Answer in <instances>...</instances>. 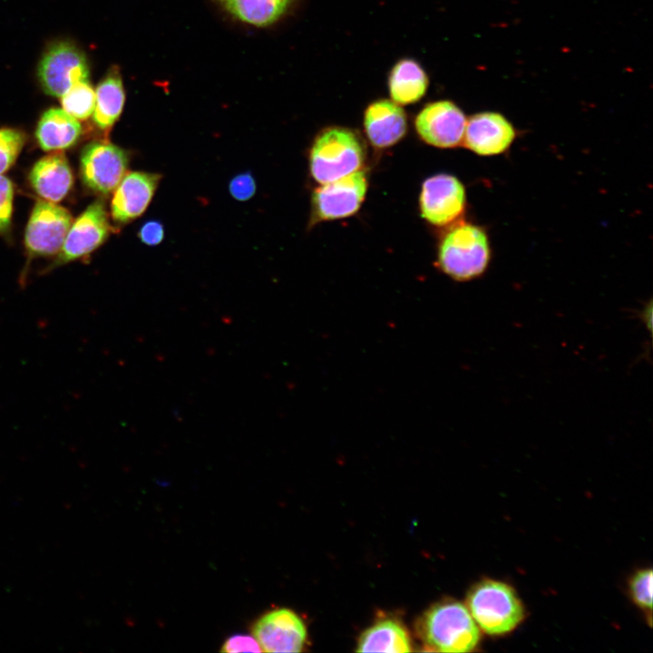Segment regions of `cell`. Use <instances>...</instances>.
I'll return each instance as SVG.
<instances>
[{
	"instance_id": "cell-11",
	"label": "cell",
	"mask_w": 653,
	"mask_h": 653,
	"mask_svg": "<svg viewBox=\"0 0 653 653\" xmlns=\"http://www.w3.org/2000/svg\"><path fill=\"white\" fill-rule=\"evenodd\" d=\"M251 630L264 652H299L307 637L303 620L285 608L260 616Z\"/></svg>"
},
{
	"instance_id": "cell-26",
	"label": "cell",
	"mask_w": 653,
	"mask_h": 653,
	"mask_svg": "<svg viewBox=\"0 0 653 653\" xmlns=\"http://www.w3.org/2000/svg\"><path fill=\"white\" fill-rule=\"evenodd\" d=\"M257 190V184L250 172H243L234 176L229 183V191L232 198L239 201L251 199Z\"/></svg>"
},
{
	"instance_id": "cell-12",
	"label": "cell",
	"mask_w": 653,
	"mask_h": 653,
	"mask_svg": "<svg viewBox=\"0 0 653 653\" xmlns=\"http://www.w3.org/2000/svg\"><path fill=\"white\" fill-rule=\"evenodd\" d=\"M465 125L463 112L450 101L425 105L415 119V129L420 138L439 148L459 145L463 139Z\"/></svg>"
},
{
	"instance_id": "cell-3",
	"label": "cell",
	"mask_w": 653,
	"mask_h": 653,
	"mask_svg": "<svg viewBox=\"0 0 653 653\" xmlns=\"http://www.w3.org/2000/svg\"><path fill=\"white\" fill-rule=\"evenodd\" d=\"M420 631L429 647L443 652H469L480 640V629L467 607L453 600L433 606L424 615Z\"/></svg>"
},
{
	"instance_id": "cell-9",
	"label": "cell",
	"mask_w": 653,
	"mask_h": 653,
	"mask_svg": "<svg viewBox=\"0 0 653 653\" xmlns=\"http://www.w3.org/2000/svg\"><path fill=\"white\" fill-rule=\"evenodd\" d=\"M366 190L367 179L363 171L322 184L312 196L313 222L352 216L359 210Z\"/></svg>"
},
{
	"instance_id": "cell-16",
	"label": "cell",
	"mask_w": 653,
	"mask_h": 653,
	"mask_svg": "<svg viewBox=\"0 0 653 653\" xmlns=\"http://www.w3.org/2000/svg\"><path fill=\"white\" fill-rule=\"evenodd\" d=\"M364 127L373 146L378 149L388 148L404 136L407 128L406 116L395 102L375 101L365 112Z\"/></svg>"
},
{
	"instance_id": "cell-19",
	"label": "cell",
	"mask_w": 653,
	"mask_h": 653,
	"mask_svg": "<svg viewBox=\"0 0 653 653\" xmlns=\"http://www.w3.org/2000/svg\"><path fill=\"white\" fill-rule=\"evenodd\" d=\"M388 86L393 102L402 105L410 104L424 96L428 78L419 63L411 59H403L392 69Z\"/></svg>"
},
{
	"instance_id": "cell-22",
	"label": "cell",
	"mask_w": 653,
	"mask_h": 653,
	"mask_svg": "<svg viewBox=\"0 0 653 653\" xmlns=\"http://www.w3.org/2000/svg\"><path fill=\"white\" fill-rule=\"evenodd\" d=\"M61 103L63 111L70 115L76 119L86 120L94 110V90L89 81L75 83L61 96Z\"/></svg>"
},
{
	"instance_id": "cell-28",
	"label": "cell",
	"mask_w": 653,
	"mask_h": 653,
	"mask_svg": "<svg viewBox=\"0 0 653 653\" xmlns=\"http://www.w3.org/2000/svg\"><path fill=\"white\" fill-rule=\"evenodd\" d=\"M163 224L156 219L144 222L138 230L139 239L147 246H157L164 239Z\"/></svg>"
},
{
	"instance_id": "cell-18",
	"label": "cell",
	"mask_w": 653,
	"mask_h": 653,
	"mask_svg": "<svg viewBox=\"0 0 653 653\" xmlns=\"http://www.w3.org/2000/svg\"><path fill=\"white\" fill-rule=\"evenodd\" d=\"M125 102V92L120 70L112 66L99 83L95 93L93 120L102 132H108L120 118Z\"/></svg>"
},
{
	"instance_id": "cell-21",
	"label": "cell",
	"mask_w": 653,
	"mask_h": 653,
	"mask_svg": "<svg viewBox=\"0 0 653 653\" xmlns=\"http://www.w3.org/2000/svg\"><path fill=\"white\" fill-rule=\"evenodd\" d=\"M358 652H410V638L397 622L386 619L366 629L358 640Z\"/></svg>"
},
{
	"instance_id": "cell-15",
	"label": "cell",
	"mask_w": 653,
	"mask_h": 653,
	"mask_svg": "<svg viewBox=\"0 0 653 653\" xmlns=\"http://www.w3.org/2000/svg\"><path fill=\"white\" fill-rule=\"evenodd\" d=\"M29 183L44 200L59 202L71 191L73 174L63 153L54 151L38 160L29 172Z\"/></svg>"
},
{
	"instance_id": "cell-6",
	"label": "cell",
	"mask_w": 653,
	"mask_h": 653,
	"mask_svg": "<svg viewBox=\"0 0 653 653\" xmlns=\"http://www.w3.org/2000/svg\"><path fill=\"white\" fill-rule=\"evenodd\" d=\"M129 165V154L108 141L85 145L80 157V176L85 188L107 196L117 188Z\"/></svg>"
},
{
	"instance_id": "cell-14",
	"label": "cell",
	"mask_w": 653,
	"mask_h": 653,
	"mask_svg": "<svg viewBox=\"0 0 653 653\" xmlns=\"http://www.w3.org/2000/svg\"><path fill=\"white\" fill-rule=\"evenodd\" d=\"M513 125L501 113L483 112L466 121L463 142L481 156L498 155L506 151L515 139Z\"/></svg>"
},
{
	"instance_id": "cell-4",
	"label": "cell",
	"mask_w": 653,
	"mask_h": 653,
	"mask_svg": "<svg viewBox=\"0 0 653 653\" xmlns=\"http://www.w3.org/2000/svg\"><path fill=\"white\" fill-rule=\"evenodd\" d=\"M467 609L479 629L489 635L513 630L524 617L522 604L514 590L492 580H482L471 590Z\"/></svg>"
},
{
	"instance_id": "cell-24",
	"label": "cell",
	"mask_w": 653,
	"mask_h": 653,
	"mask_svg": "<svg viewBox=\"0 0 653 653\" xmlns=\"http://www.w3.org/2000/svg\"><path fill=\"white\" fill-rule=\"evenodd\" d=\"M633 601L641 609L650 610L652 608V570H640L631 578L629 583Z\"/></svg>"
},
{
	"instance_id": "cell-25",
	"label": "cell",
	"mask_w": 653,
	"mask_h": 653,
	"mask_svg": "<svg viewBox=\"0 0 653 653\" xmlns=\"http://www.w3.org/2000/svg\"><path fill=\"white\" fill-rule=\"evenodd\" d=\"M14 184L12 180L0 174V234L10 232L13 214Z\"/></svg>"
},
{
	"instance_id": "cell-8",
	"label": "cell",
	"mask_w": 653,
	"mask_h": 653,
	"mask_svg": "<svg viewBox=\"0 0 653 653\" xmlns=\"http://www.w3.org/2000/svg\"><path fill=\"white\" fill-rule=\"evenodd\" d=\"M113 230L104 203L95 200L72 223L51 268L83 258L102 246Z\"/></svg>"
},
{
	"instance_id": "cell-17",
	"label": "cell",
	"mask_w": 653,
	"mask_h": 653,
	"mask_svg": "<svg viewBox=\"0 0 653 653\" xmlns=\"http://www.w3.org/2000/svg\"><path fill=\"white\" fill-rule=\"evenodd\" d=\"M82 132V125L76 118L62 109L51 108L39 119L35 139L42 150L57 151L73 146Z\"/></svg>"
},
{
	"instance_id": "cell-27",
	"label": "cell",
	"mask_w": 653,
	"mask_h": 653,
	"mask_svg": "<svg viewBox=\"0 0 653 653\" xmlns=\"http://www.w3.org/2000/svg\"><path fill=\"white\" fill-rule=\"evenodd\" d=\"M220 651L235 652H261V648L254 636L235 634L229 637L221 646Z\"/></svg>"
},
{
	"instance_id": "cell-7",
	"label": "cell",
	"mask_w": 653,
	"mask_h": 653,
	"mask_svg": "<svg viewBox=\"0 0 653 653\" xmlns=\"http://www.w3.org/2000/svg\"><path fill=\"white\" fill-rule=\"evenodd\" d=\"M73 217L64 208L38 200L31 212L24 233V247L30 258L58 253L72 226Z\"/></svg>"
},
{
	"instance_id": "cell-1",
	"label": "cell",
	"mask_w": 653,
	"mask_h": 653,
	"mask_svg": "<svg viewBox=\"0 0 653 653\" xmlns=\"http://www.w3.org/2000/svg\"><path fill=\"white\" fill-rule=\"evenodd\" d=\"M491 260L489 239L482 228L469 222L452 226L438 248L437 267L459 282L484 274Z\"/></svg>"
},
{
	"instance_id": "cell-5",
	"label": "cell",
	"mask_w": 653,
	"mask_h": 653,
	"mask_svg": "<svg viewBox=\"0 0 653 653\" xmlns=\"http://www.w3.org/2000/svg\"><path fill=\"white\" fill-rule=\"evenodd\" d=\"M89 65L84 53L75 44L62 40L51 44L44 51L37 69L44 92L61 97L73 85L89 81Z\"/></svg>"
},
{
	"instance_id": "cell-13",
	"label": "cell",
	"mask_w": 653,
	"mask_h": 653,
	"mask_svg": "<svg viewBox=\"0 0 653 653\" xmlns=\"http://www.w3.org/2000/svg\"><path fill=\"white\" fill-rule=\"evenodd\" d=\"M161 176L158 173L132 171L124 175L111 202V216L117 225L127 224L144 213Z\"/></svg>"
},
{
	"instance_id": "cell-2",
	"label": "cell",
	"mask_w": 653,
	"mask_h": 653,
	"mask_svg": "<svg viewBox=\"0 0 653 653\" xmlns=\"http://www.w3.org/2000/svg\"><path fill=\"white\" fill-rule=\"evenodd\" d=\"M365 159L362 139L345 127H330L314 140L309 153L310 173L325 184L359 171Z\"/></svg>"
},
{
	"instance_id": "cell-23",
	"label": "cell",
	"mask_w": 653,
	"mask_h": 653,
	"mask_svg": "<svg viewBox=\"0 0 653 653\" xmlns=\"http://www.w3.org/2000/svg\"><path fill=\"white\" fill-rule=\"evenodd\" d=\"M24 132L15 128L0 129V174L8 171L15 162L24 143Z\"/></svg>"
},
{
	"instance_id": "cell-20",
	"label": "cell",
	"mask_w": 653,
	"mask_h": 653,
	"mask_svg": "<svg viewBox=\"0 0 653 653\" xmlns=\"http://www.w3.org/2000/svg\"><path fill=\"white\" fill-rule=\"evenodd\" d=\"M293 0H219L237 20L257 27L270 25L288 10Z\"/></svg>"
},
{
	"instance_id": "cell-10",
	"label": "cell",
	"mask_w": 653,
	"mask_h": 653,
	"mask_svg": "<svg viewBox=\"0 0 653 653\" xmlns=\"http://www.w3.org/2000/svg\"><path fill=\"white\" fill-rule=\"evenodd\" d=\"M465 202L464 186L453 175H434L423 183L421 215L432 225L443 227L454 223L463 215Z\"/></svg>"
}]
</instances>
